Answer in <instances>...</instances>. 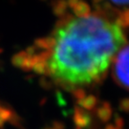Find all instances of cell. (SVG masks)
<instances>
[{
    "instance_id": "6da1fadb",
    "label": "cell",
    "mask_w": 129,
    "mask_h": 129,
    "mask_svg": "<svg viewBox=\"0 0 129 129\" xmlns=\"http://www.w3.org/2000/svg\"><path fill=\"white\" fill-rule=\"evenodd\" d=\"M124 43L123 32L115 22L96 14L77 16L54 34L47 69L65 87L87 86L104 75Z\"/></svg>"
},
{
    "instance_id": "7a4b0ae2",
    "label": "cell",
    "mask_w": 129,
    "mask_h": 129,
    "mask_svg": "<svg viewBox=\"0 0 129 129\" xmlns=\"http://www.w3.org/2000/svg\"><path fill=\"white\" fill-rule=\"evenodd\" d=\"M117 80L123 87L129 89V46L121 48L117 55L114 66Z\"/></svg>"
},
{
    "instance_id": "3957f363",
    "label": "cell",
    "mask_w": 129,
    "mask_h": 129,
    "mask_svg": "<svg viewBox=\"0 0 129 129\" xmlns=\"http://www.w3.org/2000/svg\"><path fill=\"white\" fill-rule=\"evenodd\" d=\"M112 2H114L117 5H120V6H126L129 5V0H111Z\"/></svg>"
}]
</instances>
